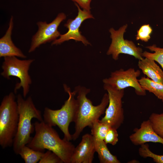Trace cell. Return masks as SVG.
<instances>
[{"label":"cell","mask_w":163,"mask_h":163,"mask_svg":"<svg viewBox=\"0 0 163 163\" xmlns=\"http://www.w3.org/2000/svg\"><path fill=\"white\" fill-rule=\"evenodd\" d=\"M35 133L28 146L37 151L44 152L46 149L54 152L64 163H71L75 147L70 141L61 139L56 131L44 122L34 123Z\"/></svg>","instance_id":"obj_1"},{"label":"cell","mask_w":163,"mask_h":163,"mask_svg":"<svg viewBox=\"0 0 163 163\" xmlns=\"http://www.w3.org/2000/svg\"><path fill=\"white\" fill-rule=\"evenodd\" d=\"M75 90L77 94V107L74 121L75 131L72 135L73 140L79 137L85 127L88 126L90 127L94 122L99 120L105 112L109 101L108 94L106 93L103 95L101 103L94 106L87 97V94L90 92V89L79 85L75 88Z\"/></svg>","instance_id":"obj_2"},{"label":"cell","mask_w":163,"mask_h":163,"mask_svg":"<svg viewBox=\"0 0 163 163\" xmlns=\"http://www.w3.org/2000/svg\"><path fill=\"white\" fill-rule=\"evenodd\" d=\"M19 114V119L17 131L14 140L13 149L14 152L18 155L21 149L27 145L32 138L31 134L34 129L32 124L33 118L40 122L43 121L41 112L35 106L31 96L25 99L21 94L17 97Z\"/></svg>","instance_id":"obj_3"},{"label":"cell","mask_w":163,"mask_h":163,"mask_svg":"<svg viewBox=\"0 0 163 163\" xmlns=\"http://www.w3.org/2000/svg\"><path fill=\"white\" fill-rule=\"evenodd\" d=\"M19 119L17 101L11 92L4 96L0 105V145L3 149L13 145Z\"/></svg>","instance_id":"obj_4"},{"label":"cell","mask_w":163,"mask_h":163,"mask_svg":"<svg viewBox=\"0 0 163 163\" xmlns=\"http://www.w3.org/2000/svg\"><path fill=\"white\" fill-rule=\"evenodd\" d=\"M65 91L69 95L68 99L59 109L53 110L46 107L43 114V121L52 126H57L63 132V139L70 141L72 140V135L69 131L70 123L74 121L76 114L77 103L75 96L76 91H72L66 85H63Z\"/></svg>","instance_id":"obj_5"},{"label":"cell","mask_w":163,"mask_h":163,"mask_svg":"<svg viewBox=\"0 0 163 163\" xmlns=\"http://www.w3.org/2000/svg\"><path fill=\"white\" fill-rule=\"evenodd\" d=\"M34 59L21 60L16 56L4 57L2 66V71L1 75L7 79L10 77H17L20 82L15 84L14 92L16 94L20 88L23 89V96L25 98L28 94L32 80L29 73V70Z\"/></svg>","instance_id":"obj_6"},{"label":"cell","mask_w":163,"mask_h":163,"mask_svg":"<svg viewBox=\"0 0 163 163\" xmlns=\"http://www.w3.org/2000/svg\"><path fill=\"white\" fill-rule=\"evenodd\" d=\"M103 87L107 92L109 101L105 112V115L100 121L117 129L124 120L122 101L124 94V89L117 90L106 84H104Z\"/></svg>","instance_id":"obj_7"},{"label":"cell","mask_w":163,"mask_h":163,"mask_svg":"<svg viewBox=\"0 0 163 163\" xmlns=\"http://www.w3.org/2000/svg\"><path fill=\"white\" fill-rule=\"evenodd\" d=\"M128 25L125 24L115 30L113 28L109 30L112 39L111 43L107 52V55H111L113 59L118 60L120 54L132 56L139 60L143 58L142 56V49L137 47L132 41L124 39V34Z\"/></svg>","instance_id":"obj_8"},{"label":"cell","mask_w":163,"mask_h":163,"mask_svg":"<svg viewBox=\"0 0 163 163\" xmlns=\"http://www.w3.org/2000/svg\"><path fill=\"white\" fill-rule=\"evenodd\" d=\"M140 74L138 69L136 70L130 68L124 70L121 69L111 72L110 77L104 79L103 82L119 90L127 87L133 88L137 95L144 96L146 95V91L142 88L137 79Z\"/></svg>","instance_id":"obj_9"},{"label":"cell","mask_w":163,"mask_h":163,"mask_svg":"<svg viewBox=\"0 0 163 163\" xmlns=\"http://www.w3.org/2000/svg\"><path fill=\"white\" fill-rule=\"evenodd\" d=\"M66 17L64 13H59L51 23H47L46 22L42 21L37 23L38 29L32 37L28 52H33L42 44L53 41L60 37L61 34L58 28L61 23Z\"/></svg>","instance_id":"obj_10"},{"label":"cell","mask_w":163,"mask_h":163,"mask_svg":"<svg viewBox=\"0 0 163 163\" xmlns=\"http://www.w3.org/2000/svg\"><path fill=\"white\" fill-rule=\"evenodd\" d=\"M78 9V15L74 19H69L64 25L68 29L66 33L60 35V37L53 41L52 45H58L63 42L72 39L76 41H81L85 46L90 45L91 43L79 31V28L82 23L85 20L94 18L90 11L82 10L80 6L75 3Z\"/></svg>","instance_id":"obj_11"},{"label":"cell","mask_w":163,"mask_h":163,"mask_svg":"<svg viewBox=\"0 0 163 163\" xmlns=\"http://www.w3.org/2000/svg\"><path fill=\"white\" fill-rule=\"evenodd\" d=\"M95 152L94 141L91 135H83L79 144L75 148L71 163H91Z\"/></svg>","instance_id":"obj_12"},{"label":"cell","mask_w":163,"mask_h":163,"mask_svg":"<svg viewBox=\"0 0 163 163\" xmlns=\"http://www.w3.org/2000/svg\"><path fill=\"white\" fill-rule=\"evenodd\" d=\"M131 142L135 145H141L148 142L163 144V139L154 131L149 119L143 121L139 128H135L129 136Z\"/></svg>","instance_id":"obj_13"},{"label":"cell","mask_w":163,"mask_h":163,"mask_svg":"<svg viewBox=\"0 0 163 163\" xmlns=\"http://www.w3.org/2000/svg\"><path fill=\"white\" fill-rule=\"evenodd\" d=\"M13 27V17L11 16L8 29L5 35L0 39V57L16 56L25 58L26 56L15 45L12 40Z\"/></svg>","instance_id":"obj_14"},{"label":"cell","mask_w":163,"mask_h":163,"mask_svg":"<svg viewBox=\"0 0 163 163\" xmlns=\"http://www.w3.org/2000/svg\"><path fill=\"white\" fill-rule=\"evenodd\" d=\"M138 65L148 78L155 82L163 84V70L155 61L145 58L139 60Z\"/></svg>","instance_id":"obj_15"},{"label":"cell","mask_w":163,"mask_h":163,"mask_svg":"<svg viewBox=\"0 0 163 163\" xmlns=\"http://www.w3.org/2000/svg\"><path fill=\"white\" fill-rule=\"evenodd\" d=\"M94 140L95 152L97 153L100 163H120L117 156L111 153L104 140Z\"/></svg>","instance_id":"obj_16"},{"label":"cell","mask_w":163,"mask_h":163,"mask_svg":"<svg viewBox=\"0 0 163 163\" xmlns=\"http://www.w3.org/2000/svg\"><path fill=\"white\" fill-rule=\"evenodd\" d=\"M138 81L144 90L152 93L158 99L163 101V84L145 77H142Z\"/></svg>","instance_id":"obj_17"},{"label":"cell","mask_w":163,"mask_h":163,"mask_svg":"<svg viewBox=\"0 0 163 163\" xmlns=\"http://www.w3.org/2000/svg\"><path fill=\"white\" fill-rule=\"evenodd\" d=\"M44 152L35 151L27 145L23 146L20 149L18 155L25 163H36L43 157Z\"/></svg>","instance_id":"obj_18"},{"label":"cell","mask_w":163,"mask_h":163,"mask_svg":"<svg viewBox=\"0 0 163 163\" xmlns=\"http://www.w3.org/2000/svg\"><path fill=\"white\" fill-rule=\"evenodd\" d=\"M110 126L100 120L94 122L91 126V134L93 138L99 140H104L106 135Z\"/></svg>","instance_id":"obj_19"},{"label":"cell","mask_w":163,"mask_h":163,"mask_svg":"<svg viewBox=\"0 0 163 163\" xmlns=\"http://www.w3.org/2000/svg\"><path fill=\"white\" fill-rule=\"evenodd\" d=\"M146 48L154 53L145 51L142 53V57L157 62L161 66L163 70V48L158 47L155 44L147 46Z\"/></svg>","instance_id":"obj_20"},{"label":"cell","mask_w":163,"mask_h":163,"mask_svg":"<svg viewBox=\"0 0 163 163\" xmlns=\"http://www.w3.org/2000/svg\"><path fill=\"white\" fill-rule=\"evenodd\" d=\"M149 119L154 131L163 139V112L160 113H152Z\"/></svg>","instance_id":"obj_21"},{"label":"cell","mask_w":163,"mask_h":163,"mask_svg":"<svg viewBox=\"0 0 163 163\" xmlns=\"http://www.w3.org/2000/svg\"><path fill=\"white\" fill-rule=\"evenodd\" d=\"M140 146L138 152L141 157L144 158L150 157L156 163H163V155H157L152 152L149 149L148 144H144Z\"/></svg>","instance_id":"obj_22"},{"label":"cell","mask_w":163,"mask_h":163,"mask_svg":"<svg viewBox=\"0 0 163 163\" xmlns=\"http://www.w3.org/2000/svg\"><path fill=\"white\" fill-rule=\"evenodd\" d=\"M152 29L149 24H144L137 31L136 36L137 40H140L145 42H147L151 38V35Z\"/></svg>","instance_id":"obj_23"},{"label":"cell","mask_w":163,"mask_h":163,"mask_svg":"<svg viewBox=\"0 0 163 163\" xmlns=\"http://www.w3.org/2000/svg\"><path fill=\"white\" fill-rule=\"evenodd\" d=\"M39 163H63L61 159L55 153L48 150L38 162Z\"/></svg>","instance_id":"obj_24"},{"label":"cell","mask_w":163,"mask_h":163,"mask_svg":"<svg viewBox=\"0 0 163 163\" xmlns=\"http://www.w3.org/2000/svg\"><path fill=\"white\" fill-rule=\"evenodd\" d=\"M118 134L117 129L110 127L108 130L104 139L106 144H110L113 145H115L118 141Z\"/></svg>","instance_id":"obj_25"},{"label":"cell","mask_w":163,"mask_h":163,"mask_svg":"<svg viewBox=\"0 0 163 163\" xmlns=\"http://www.w3.org/2000/svg\"><path fill=\"white\" fill-rule=\"evenodd\" d=\"M75 2L84 10L90 11V4L92 0H71Z\"/></svg>","instance_id":"obj_26"},{"label":"cell","mask_w":163,"mask_h":163,"mask_svg":"<svg viewBox=\"0 0 163 163\" xmlns=\"http://www.w3.org/2000/svg\"><path fill=\"white\" fill-rule=\"evenodd\" d=\"M162 101V102H163V101Z\"/></svg>","instance_id":"obj_27"}]
</instances>
